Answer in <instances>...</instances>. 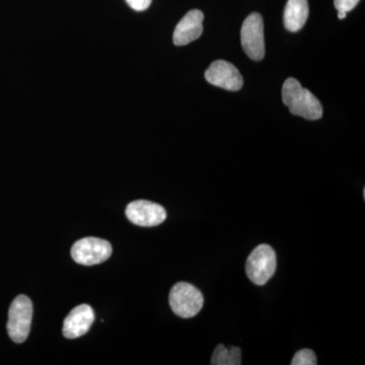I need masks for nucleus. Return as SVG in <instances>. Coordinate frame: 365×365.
Here are the masks:
<instances>
[{"mask_svg":"<svg viewBox=\"0 0 365 365\" xmlns=\"http://www.w3.org/2000/svg\"><path fill=\"white\" fill-rule=\"evenodd\" d=\"M282 100L290 113L307 120H318L323 116L321 102L295 78H288L282 88Z\"/></svg>","mask_w":365,"mask_h":365,"instance_id":"obj_1","label":"nucleus"},{"mask_svg":"<svg viewBox=\"0 0 365 365\" xmlns=\"http://www.w3.org/2000/svg\"><path fill=\"white\" fill-rule=\"evenodd\" d=\"M33 319V304L26 295H19L11 302L7 322V333L16 343L28 339Z\"/></svg>","mask_w":365,"mask_h":365,"instance_id":"obj_2","label":"nucleus"},{"mask_svg":"<svg viewBox=\"0 0 365 365\" xmlns=\"http://www.w3.org/2000/svg\"><path fill=\"white\" fill-rule=\"evenodd\" d=\"M203 304V295L200 290L190 283L179 282L170 289V309L181 318H193L201 311Z\"/></svg>","mask_w":365,"mask_h":365,"instance_id":"obj_3","label":"nucleus"},{"mask_svg":"<svg viewBox=\"0 0 365 365\" xmlns=\"http://www.w3.org/2000/svg\"><path fill=\"white\" fill-rule=\"evenodd\" d=\"M277 267L275 251L269 245H260L250 255L246 264L249 279L259 287L272 278Z\"/></svg>","mask_w":365,"mask_h":365,"instance_id":"obj_4","label":"nucleus"},{"mask_svg":"<svg viewBox=\"0 0 365 365\" xmlns=\"http://www.w3.org/2000/svg\"><path fill=\"white\" fill-rule=\"evenodd\" d=\"M241 41L245 53L255 61H260L265 56L263 18L260 14H250L242 24Z\"/></svg>","mask_w":365,"mask_h":365,"instance_id":"obj_5","label":"nucleus"},{"mask_svg":"<svg viewBox=\"0 0 365 365\" xmlns=\"http://www.w3.org/2000/svg\"><path fill=\"white\" fill-rule=\"evenodd\" d=\"M112 246L109 242L98 237L79 240L71 248V257L81 265L93 266L107 261L111 257Z\"/></svg>","mask_w":365,"mask_h":365,"instance_id":"obj_6","label":"nucleus"},{"mask_svg":"<svg viewBox=\"0 0 365 365\" xmlns=\"http://www.w3.org/2000/svg\"><path fill=\"white\" fill-rule=\"evenodd\" d=\"M205 79L212 86L230 91H240L244 85V79L237 67L225 60L213 62L205 72Z\"/></svg>","mask_w":365,"mask_h":365,"instance_id":"obj_7","label":"nucleus"},{"mask_svg":"<svg viewBox=\"0 0 365 365\" xmlns=\"http://www.w3.org/2000/svg\"><path fill=\"white\" fill-rule=\"evenodd\" d=\"M126 216L134 225L150 227H157L165 222L167 212L160 204L136 200L127 205Z\"/></svg>","mask_w":365,"mask_h":365,"instance_id":"obj_8","label":"nucleus"},{"mask_svg":"<svg viewBox=\"0 0 365 365\" xmlns=\"http://www.w3.org/2000/svg\"><path fill=\"white\" fill-rule=\"evenodd\" d=\"M95 321V313L88 304H79L74 307L64 319V337L67 339H76L86 335L90 331L91 325Z\"/></svg>","mask_w":365,"mask_h":365,"instance_id":"obj_9","label":"nucleus"},{"mask_svg":"<svg viewBox=\"0 0 365 365\" xmlns=\"http://www.w3.org/2000/svg\"><path fill=\"white\" fill-rule=\"evenodd\" d=\"M203 20L204 14L199 9H192L186 14L175 29V45H188L199 39L203 33Z\"/></svg>","mask_w":365,"mask_h":365,"instance_id":"obj_10","label":"nucleus"},{"mask_svg":"<svg viewBox=\"0 0 365 365\" xmlns=\"http://www.w3.org/2000/svg\"><path fill=\"white\" fill-rule=\"evenodd\" d=\"M309 7L307 0H288L284 11V26L289 32H297L306 25Z\"/></svg>","mask_w":365,"mask_h":365,"instance_id":"obj_11","label":"nucleus"},{"mask_svg":"<svg viewBox=\"0 0 365 365\" xmlns=\"http://www.w3.org/2000/svg\"><path fill=\"white\" fill-rule=\"evenodd\" d=\"M241 348L235 346L225 347L220 344L215 348L211 359L212 365H241Z\"/></svg>","mask_w":365,"mask_h":365,"instance_id":"obj_12","label":"nucleus"},{"mask_svg":"<svg viewBox=\"0 0 365 365\" xmlns=\"http://www.w3.org/2000/svg\"><path fill=\"white\" fill-rule=\"evenodd\" d=\"M318 364L316 354L309 349L299 350L295 353L292 365H316Z\"/></svg>","mask_w":365,"mask_h":365,"instance_id":"obj_13","label":"nucleus"},{"mask_svg":"<svg viewBox=\"0 0 365 365\" xmlns=\"http://www.w3.org/2000/svg\"><path fill=\"white\" fill-rule=\"evenodd\" d=\"M360 0H334L336 9L338 11H351L359 4Z\"/></svg>","mask_w":365,"mask_h":365,"instance_id":"obj_14","label":"nucleus"},{"mask_svg":"<svg viewBox=\"0 0 365 365\" xmlns=\"http://www.w3.org/2000/svg\"><path fill=\"white\" fill-rule=\"evenodd\" d=\"M153 0H126L132 9L136 11H143L150 6Z\"/></svg>","mask_w":365,"mask_h":365,"instance_id":"obj_15","label":"nucleus"},{"mask_svg":"<svg viewBox=\"0 0 365 365\" xmlns=\"http://www.w3.org/2000/svg\"><path fill=\"white\" fill-rule=\"evenodd\" d=\"M346 16H347V13H345V11H338V18H339L340 20H344Z\"/></svg>","mask_w":365,"mask_h":365,"instance_id":"obj_16","label":"nucleus"}]
</instances>
